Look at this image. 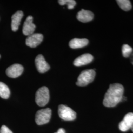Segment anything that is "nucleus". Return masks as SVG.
Segmentation results:
<instances>
[{"instance_id": "f3484780", "label": "nucleus", "mask_w": 133, "mask_h": 133, "mask_svg": "<svg viewBox=\"0 0 133 133\" xmlns=\"http://www.w3.org/2000/svg\"><path fill=\"white\" fill-rule=\"evenodd\" d=\"M58 3L61 5H67L68 9L69 10L73 9L76 5V2L74 0H59Z\"/></svg>"}, {"instance_id": "dca6fc26", "label": "nucleus", "mask_w": 133, "mask_h": 133, "mask_svg": "<svg viewBox=\"0 0 133 133\" xmlns=\"http://www.w3.org/2000/svg\"><path fill=\"white\" fill-rule=\"evenodd\" d=\"M119 7L125 11H129L132 9V5L128 0H118L116 1Z\"/></svg>"}, {"instance_id": "39448f33", "label": "nucleus", "mask_w": 133, "mask_h": 133, "mask_svg": "<svg viewBox=\"0 0 133 133\" xmlns=\"http://www.w3.org/2000/svg\"><path fill=\"white\" fill-rule=\"evenodd\" d=\"M51 109L49 108L38 110L36 114L35 121L36 123L38 125H42L48 123L51 116Z\"/></svg>"}, {"instance_id": "6ab92c4d", "label": "nucleus", "mask_w": 133, "mask_h": 133, "mask_svg": "<svg viewBox=\"0 0 133 133\" xmlns=\"http://www.w3.org/2000/svg\"><path fill=\"white\" fill-rule=\"evenodd\" d=\"M0 133H13L12 131L5 125L2 126L0 129Z\"/></svg>"}, {"instance_id": "20e7f679", "label": "nucleus", "mask_w": 133, "mask_h": 133, "mask_svg": "<svg viewBox=\"0 0 133 133\" xmlns=\"http://www.w3.org/2000/svg\"><path fill=\"white\" fill-rule=\"evenodd\" d=\"M58 114L59 117L66 121H71L76 118V112L71 108L64 105L58 107Z\"/></svg>"}, {"instance_id": "9b49d317", "label": "nucleus", "mask_w": 133, "mask_h": 133, "mask_svg": "<svg viewBox=\"0 0 133 133\" xmlns=\"http://www.w3.org/2000/svg\"><path fill=\"white\" fill-rule=\"evenodd\" d=\"M93 60V56L89 53H85L76 58L74 61L76 66H81L89 64Z\"/></svg>"}, {"instance_id": "f03ea898", "label": "nucleus", "mask_w": 133, "mask_h": 133, "mask_svg": "<svg viewBox=\"0 0 133 133\" xmlns=\"http://www.w3.org/2000/svg\"><path fill=\"white\" fill-rule=\"evenodd\" d=\"M96 72L93 69H89L81 72L77 78L76 84L79 86H85L93 82L95 78Z\"/></svg>"}, {"instance_id": "5701e85b", "label": "nucleus", "mask_w": 133, "mask_h": 133, "mask_svg": "<svg viewBox=\"0 0 133 133\" xmlns=\"http://www.w3.org/2000/svg\"><path fill=\"white\" fill-rule=\"evenodd\" d=\"M0 58H1V55H0Z\"/></svg>"}, {"instance_id": "1a4fd4ad", "label": "nucleus", "mask_w": 133, "mask_h": 133, "mask_svg": "<svg viewBox=\"0 0 133 133\" xmlns=\"http://www.w3.org/2000/svg\"><path fill=\"white\" fill-rule=\"evenodd\" d=\"M35 63L37 70L40 73H44L48 71L50 69L49 64L46 62L44 57L42 54H39L36 58Z\"/></svg>"}, {"instance_id": "4be33fe9", "label": "nucleus", "mask_w": 133, "mask_h": 133, "mask_svg": "<svg viewBox=\"0 0 133 133\" xmlns=\"http://www.w3.org/2000/svg\"><path fill=\"white\" fill-rule=\"evenodd\" d=\"M131 130H132V131H133V126H132V128H131Z\"/></svg>"}, {"instance_id": "2eb2a0df", "label": "nucleus", "mask_w": 133, "mask_h": 133, "mask_svg": "<svg viewBox=\"0 0 133 133\" xmlns=\"http://www.w3.org/2000/svg\"><path fill=\"white\" fill-rule=\"evenodd\" d=\"M10 96V90L8 86L4 83L0 82V97L4 99H7Z\"/></svg>"}, {"instance_id": "9d476101", "label": "nucleus", "mask_w": 133, "mask_h": 133, "mask_svg": "<svg viewBox=\"0 0 133 133\" xmlns=\"http://www.w3.org/2000/svg\"><path fill=\"white\" fill-rule=\"evenodd\" d=\"M33 18L29 16L26 19L23 27V33L25 36H30L33 34L36 28V25L33 23Z\"/></svg>"}, {"instance_id": "aec40b11", "label": "nucleus", "mask_w": 133, "mask_h": 133, "mask_svg": "<svg viewBox=\"0 0 133 133\" xmlns=\"http://www.w3.org/2000/svg\"><path fill=\"white\" fill-rule=\"evenodd\" d=\"M55 133H66V131L63 128H60L58 130L57 132Z\"/></svg>"}, {"instance_id": "f257e3e1", "label": "nucleus", "mask_w": 133, "mask_h": 133, "mask_svg": "<svg viewBox=\"0 0 133 133\" xmlns=\"http://www.w3.org/2000/svg\"><path fill=\"white\" fill-rule=\"evenodd\" d=\"M123 93V86L121 84H110L105 94L103 104L108 108L114 107L122 100Z\"/></svg>"}, {"instance_id": "4468645a", "label": "nucleus", "mask_w": 133, "mask_h": 133, "mask_svg": "<svg viewBox=\"0 0 133 133\" xmlns=\"http://www.w3.org/2000/svg\"><path fill=\"white\" fill-rule=\"evenodd\" d=\"M89 43V41L86 38H74L69 43L70 47L72 49L83 48Z\"/></svg>"}, {"instance_id": "f8f14e48", "label": "nucleus", "mask_w": 133, "mask_h": 133, "mask_svg": "<svg viewBox=\"0 0 133 133\" xmlns=\"http://www.w3.org/2000/svg\"><path fill=\"white\" fill-rule=\"evenodd\" d=\"M77 19L83 23H86L92 21L94 18V14L89 10H81L79 11L76 16Z\"/></svg>"}, {"instance_id": "6e6552de", "label": "nucleus", "mask_w": 133, "mask_h": 133, "mask_svg": "<svg viewBox=\"0 0 133 133\" xmlns=\"http://www.w3.org/2000/svg\"><path fill=\"white\" fill-rule=\"evenodd\" d=\"M24 70L23 66L18 64H15L9 66L6 70L7 76L11 78H16L21 75Z\"/></svg>"}, {"instance_id": "0eeeda50", "label": "nucleus", "mask_w": 133, "mask_h": 133, "mask_svg": "<svg viewBox=\"0 0 133 133\" xmlns=\"http://www.w3.org/2000/svg\"><path fill=\"white\" fill-rule=\"evenodd\" d=\"M133 125V113L129 112L126 114L123 119L119 124V128L122 132L127 131Z\"/></svg>"}, {"instance_id": "412c9836", "label": "nucleus", "mask_w": 133, "mask_h": 133, "mask_svg": "<svg viewBox=\"0 0 133 133\" xmlns=\"http://www.w3.org/2000/svg\"><path fill=\"white\" fill-rule=\"evenodd\" d=\"M130 56H131V57H130L131 61V63H132V64L133 65V54H131Z\"/></svg>"}, {"instance_id": "423d86ee", "label": "nucleus", "mask_w": 133, "mask_h": 133, "mask_svg": "<svg viewBox=\"0 0 133 133\" xmlns=\"http://www.w3.org/2000/svg\"><path fill=\"white\" fill-rule=\"evenodd\" d=\"M43 38V36L42 34H33L26 38V44L30 48H36L42 42Z\"/></svg>"}, {"instance_id": "7ed1b4c3", "label": "nucleus", "mask_w": 133, "mask_h": 133, "mask_svg": "<svg viewBox=\"0 0 133 133\" xmlns=\"http://www.w3.org/2000/svg\"><path fill=\"white\" fill-rule=\"evenodd\" d=\"M50 98L48 87L43 86L38 89L36 94V102L39 107H44L48 104Z\"/></svg>"}, {"instance_id": "ddd939ff", "label": "nucleus", "mask_w": 133, "mask_h": 133, "mask_svg": "<svg viewBox=\"0 0 133 133\" xmlns=\"http://www.w3.org/2000/svg\"><path fill=\"white\" fill-rule=\"evenodd\" d=\"M23 16V12L18 10L11 17V29L14 32L16 31L19 28L21 20Z\"/></svg>"}, {"instance_id": "a211bd4d", "label": "nucleus", "mask_w": 133, "mask_h": 133, "mask_svg": "<svg viewBox=\"0 0 133 133\" xmlns=\"http://www.w3.org/2000/svg\"><path fill=\"white\" fill-rule=\"evenodd\" d=\"M133 49L128 44H124L122 48V52L124 57L125 58L129 57L132 54Z\"/></svg>"}]
</instances>
